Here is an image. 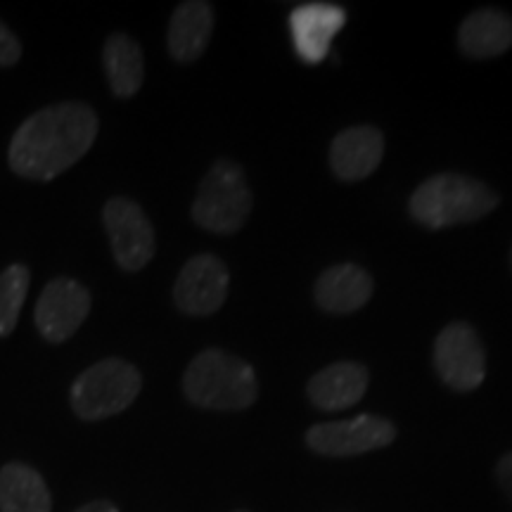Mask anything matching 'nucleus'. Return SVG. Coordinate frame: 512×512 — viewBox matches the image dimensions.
<instances>
[{"mask_svg": "<svg viewBox=\"0 0 512 512\" xmlns=\"http://www.w3.org/2000/svg\"><path fill=\"white\" fill-rule=\"evenodd\" d=\"M384 157V136L375 126L361 124L337 133L330 147L332 174L339 181L356 183L368 178Z\"/></svg>", "mask_w": 512, "mask_h": 512, "instance_id": "12", "label": "nucleus"}, {"mask_svg": "<svg viewBox=\"0 0 512 512\" xmlns=\"http://www.w3.org/2000/svg\"><path fill=\"white\" fill-rule=\"evenodd\" d=\"M370 382L368 368L356 361H339L318 370L306 384V396L318 411H344L363 399Z\"/></svg>", "mask_w": 512, "mask_h": 512, "instance_id": "13", "label": "nucleus"}, {"mask_svg": "<svg viewBox=\"0 0 512 512\" xmlns=\"http://www.w3.org/2000/svg\"><path fill=\"white\" fill-rule=\"evenodd\" d=\"M53 496L41 472L27 463L0 467V512H50Z\"/></svg>", "mask_w": 512, "mask_h": 512, "instance_id": "17", "label": "nucleus"}, {"mask_svg": "<svg viewBox=\"0 0 512 512\" xmlns=\"http://www.w3.org/2000/svg\"><path fill=\"white\" fill-rule=\"evenodd\" d=\"M396 439L392 420L380 415H356L351 420L320 422L306 432V444L313 453L328 458H351L377 451Z\"/></svg>", "mask_w": 512, "mask_h": 512, "instance_id": "8", "label": "nucleus"}, {"mask_svg": "<svg viewBox=\"0 0 512 512\" xmlns=\"http://www.w3.org/2000/svg\"><path fill=\"white\" fill-rule=\"evenodd\" d=\"M235 512H247V510H235Z\"/></svg>", "mask_w": 512, "mask_h": 512, "instance_id": "23", "label": "nucleus"}, {"mask_svg": "<svg viewBox=\"0 0 512 512\" xmlns=\"http://www.w3.org/2000/svg\"><path fill=\"white\" fill-rule=\"evenodd\" d=\"M230 271L216 254H197L185 261L174 285V304L185 316H211L226 304Z\"/></svg>", "mask_w": 512, "mask_h": 512, "instance_id": "9", "label": "nucleus"}, {"mask_svg": "<svg viewBox=\"0 0 512 512\" xmlns=\"http://www.w3.org/2000/svg\"><path fill=\"white\" fill-rule=\"evenodd\" d=\"M74 512H119V510H117V505L110 501H91V503L81 505V508Z\"/></svg>", "mask_w": 512, "mask_h": 512, "instance_id": "22", "label": "nucleus"}, {"mask_svg": "<svg viewBox=\"0 0 512 512\" xmlns=\"http://www.w3.org/2000/svg\"><path fill=\"white\" fill-rule=\"evenodd\" d=\"M183 394L207 411H245L259 396L254 368L223 349H204L183 373Z\"/></svg>", "mask_w": 512, "mask_h": 512, "instance_id": "2", "label": "nucleus"}, {"mask_svg": "<svg viewBox=\"0 0 512 512\" xmlns=\"http://www.w3.org/2000/svg\"><path fill=\"white\" fill-rule=\"evenodd\" d=\"M313 294L320 309L344 316V313L363 309L370 302L373 278L358 264H337L318 275Z\"/></svg>", "mask_w": 512, "mask_h": 512, "instance_id": "14", "label": "nucleus"}, {"mask_svg": "<svg viewBox=\"0 0 512 512\" xmlns=\"http://www.w3.org/2000/svg\"><path fill=\"white\" fill-rule=\"evenodd\" d=\"M31 273L24 264H10L0 273V339L10 337L17 328L19 311L29 294Z\"/></svg>", "mask_w": 512, "mask_h": 512, "instance_id": "19", "label": "nucleus"}, {"mask_svg": "<svg viewBox=\"0 0 512 512\" xmlns=\"http://www.w3.org/2000/svg\"><path fill=\"white\" fill-rule=\"evenodd\" d=\"M102 67L112 93L121 100L133 98L143 86V50L128 34H112L102 48Z\"/></svg>", "mask_w": 512, "mask_h": 512, "instance_id": "18", "label": "nucleus"}, {"mask_svg": "<svg viewBox=\"0 0 512 512\" xmlns=\"http://www.w3.org/2000/svg\"><path fill=\"white\" fill-rule=\"evenodd\" d=\"M347 24V10L335 3H304L290 12L292 46L306 64H320L328 57L332 41Z\"/></svg>", "mask_w": 512, "mask_h": 512, "instance_id": "11", "label": "nucleus"}, {"mask_svg": "<svg viewBox=\"0 0 512 512\" xmlns=\"http://www.w3.org/2000/svg\"><path fill=\"white\" fill-rule=\"evenodd\" d=\"M214 34V8L204 0H185L171 15L166 46L176 62L190 64L204 55Z\"/></svg>", "mask_w": 512, "mask_h": 512, "instance_id": "15", "label": "nucleus"}, {"mask_svg": "<svg viewBox=\"0 0 512 512\" xmlns=\"http://www.w3.org/2000/svg\"><path fill=\"white\" fill-rule=\"evenodd\" d=\"M252 190L245 171L230 159H219L207 171L192 200V221L216 235H233L252 214Z\"/></svg>", "mask_w": 512, "mask_h": 512, "instance_id": "4", "label": "nucleus"}, {"mask_svg": "<svg viewBox=\"0 0 512 512\" xmlns=\"http://www.w3.org/2000/svg\"><path fill=\"white\" fill-rule=\"evenodd\" d=\"M496 207V192L486 183L465 174H439L427 178L408 200L411 219L430 230L479 221Z\"/></svg>", "mask_w": 512, "mask_h": 512, "instance_id": "3", "label": "nucleus"}, {"mask_svg": "<svg viewBox=\"0 0 512 512\" xmlns=\"http://www.w3.org/2000/svg\"><path fill=\"white\" fill-rule=\"evenodd\" d=\"M100 119L86 102H60L19 124L8 147V164L19 178L53 181L91 150Z\"/></svg>", "mask_w": 512, "mask_h": 512, "instance_id": "1", "label": "nucleus"}, {"mask_svg": "<svg viewBox=\"0 0 512 512\" xmlns=\"http://www.w3.org/2000/svg\"><path fill=\"white\" fill-rule=\"evenodd\" d=\"M22 57V43L8 29V24L0 22V67H15Z\"/></svg>", "mask_w": 512, "mask_h": 512, "instance_id": "20", "label": "nucleus"}, {"mask_svg": "<svg viewBox=\"0 0 512 512\" xmlns=\"http://www.w3.org/2000/svg\"><path fill=\"white\" fill-rule=\"evenodd\" d=\"M102 223L110 238L114 261L128 273L143 271L155 256V228L138 202L112 197L102 207Z\"/></svg>", "mask_w": 512, "mask_h": 512, "instance_id": "7", "label": "nucleus"}, {"mask_svg": "<svg viewBox=\"0 0 512 512\" xmlns=\"http://www.w3.org/2000/svg\"><path fill=\"white\" fill-rule=\"evenodd\" d=\"M434 368L453 392L467 394L479 389L486 377V354L472 325L456 320L439 332L434 342Z\"/></svg>", "mask_w": 512, "mask_h": 512, "instance_id": "6", "label": "nucleus"}, {"mask_svg": "<svg viewBox=\"0 0 512 512\" xmlns=\"http://www.w3.org/2000/svg\"><path fill=\"white\" fill-rule=\"evenodd\" d=\"M140 387L143 377L133 363L124 358H102L76 377L69 399L81 420L95 422L124 413L138 399Z\"/></svg>", "mask_w": 512, "mask_h": 512, "instance_id": "5", "label": "nucleus"}, {"mask_svg": "<svg viewBox=\"0 0 512 512\" xmlns=\"http://www.w3.org/2000/svg\"><path fill=\"white\" fill-rule=\"evenodd\" d=\"M458 46L467 57L489 60L512 48V17L496 8L475 10L458 29Z\"/></svg>", "mask_w": 512, "mask_h": 512, "instance_id": "16", "label": "nucleus"}, {"mask_svg": "<svg viewBox=\"0 0 512 512\" xmlns=\"http://www.w3.org/2000/svg\"><path fill=\"white\" fill-rule=\"evenodd\" d=\"M91 292L74 278H55L36 302V328L50 344H62L81 328L91 313Z\"/></svg>", "mask_w": 512, "mask_h": 512, "instance_id": "10", "label": "nucleus"}, {"mask_svg": "<svg viewBox=\"0 0 512 512\" xmlns=\"http://www.w3.org/2000/svg\"><path fill=\"white\" fill-rule=\"evenodd\" d=\"M496 479H498V486L503 489V494L512 501V453H505V456L498 460Z\"/></svg>", "mask_w": 512, "mask_h": 512, "instance_id": "21", "label": "nucleus"}]
</instances>
